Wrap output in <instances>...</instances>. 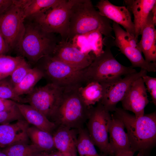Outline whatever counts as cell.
I'll return each mask as SVG.
<instances>
[{
	"mask_svg": "<svg viewBox=\"0 0 156 156\" xmlns=\"http://www.w3.org/2000/svg\"><path fill=\"white\" fill-rule=\"evenodd\" d=\"M137 156H147L146 155L138 153Z\"/></svg>",
	"mask_w": 156,
	"mask_h": 156,
	"instance_id": "b9f144b4",
	"label": "cell"
},
{
	"mask_svg": "<svg viewBox=\"0 0 156 156\" xmlns=\"http://www.w3.org/2000/svg\"><path fill=\"white\" fill-rule=\"evenodd\" d=\"M143 81L146 85V90L150 94L152 102L156 105V78L150 77L147 75L142 77Z\"/></svg>",
	"mask_w": 156,
	"mask_h": 156,
	"instance_id": "1f68e13d",
	"label": "cell"
},
{
	"mask_svg": "<svg viewBox=\"0 0 156 156\" xmlns=\"http://www.w3.org/2000/svg\"><path fill=\"white\" fill-rule=\"evenodd\" d=\"M7 156H35L43 152L36 146L31 144H15L2 150Z\"/></svg>",
	"mask_w": 156,
	"mask_h": 156,
	"instance_id": "4316f807",
	"label": "cell"
},
{
	"mask_svg": "<svg viewBox=\"0 0 156 156\" xmlns=\"http://www.w3.org/2000/svg\"><path fill=\"white\" fill-rule=\"evenodd\" d=\"M0 97L20 103H27L26 97H22L16 94L14 86L10 81L5 78L0 80Z\"/></svg>",
	"mask_w": 156,
	"mask_h": 156,
	"instance_id": "f1b7e54d",
	"label": "cell"
},
{
	"mask_svg": "<svg viewBox=\"0 0 156 156\" xmlns=\"http://www.w3.org/2000/svg\"><path fill=\"white\" fill-rule=\"evenodd\" d=\"M9 51L8 46L0 30V55H5Z\"/></svg>",
	"mask_w": 156,
	"mask_h": 156,
	"instance_id": "e575fe53",
	"label": "cell"
},
{
	"mask_svg": "<svg viewBox=\"0 0 156 156\" xmlns=\"http://www.w3.org/2000/svg\"><path fill=\"white\" fill-rule=\"evenodd\" d=\"M134 153L133 151L130 150L114 155L113 156H133Z\"/></svg>",
	"mask_w": 156,
	"mask_h": 156,
	"instance_id": "d590c367",
	"label": "cell"
},
{
	"mask_svg": "<svg viewBox=\"0 0 156 156\" xmlns=\"http://www.w3.org/2000/svg\"><path fill=\"white\" fill-rule=\"evenodd\" d=\"M125 128L122 122L120 120L114 117L112 115L108 133L109 146L112 156L119 153L131 150Z\"/></svg>",
	"mask_w": 156,
	"mask_h": 156,
	"instance_id": "ac0fdd59",
	"label": "cell"
},
{
	"mask_svg": "<svg viewBox=\"0 0 156 156\" xmlns=\"http://www.w3.org/2000/svg\"><path fill=\"white\" fill-rule=\"evenodd\" d=\"M151 12L153 16V20L154 23L156 25V4H155L152 9Z\"/></svg>",
	"mask_w": 156,
	"mask_h": 156,
	"instance_id": "8d00e7d4",
	"label": "cell"
},
{
	"mask_svg": "<svg viewBox=\"0 0 156 156\" xmlns=\"http://www.w3.org/2000/svg\"><path fill=\"white\" fill-rule=\"evenodd\" d=\"M147 72L141 69L138 72L127 75L111 83L101 84L103 88V94L99 102L109 112L114 111L117 104L123 99L133 83L147 75Z\"/></svg>",
	"mask_w": 156,
	"mask_h": 156,
	"instance_id": "8fae6325",
	"label": "cell"
},
{
	"mask_svg": "<svg viewBox=\"0 0 156 156\" xmlns=\"http://www.w3.org/2000/svg\"><path fill=\"white\" fill-rule=\"evenodd\" d=\"M27 133L32 144L43 152L48 153L55 148L53 136L51 133L33 126L28 128Z\"/></svg>",
	"mask_w": 156,
	"mask_h": 156,
	"instance_id": "cb8c5ba5",
	"label": "cell"
},
{
	"mask_svg": "<svg viewBox=\"0 0 156 156\" xmlns=\"http://www.w3.org/2000/svg\"><path fill=\"white\" fill-rule=\"evenodd\" d=\"M63 0H20L25 18L53 8Z\"/></svg>",
	"mask_w": 156,
	"mask_h": 156,
	"instance_id": "603a6c76",
	"label": "cell"
},
{
	"mask_svg": "<svg viewBox=\"0 0 156 156\" xmlns=\"http://www.w3.org/2000/svg\"><path fill=\"white\" fill-rule=\"evenodd\" d=\"M126 7L134 16L135 40L138 42V38L141 35L148 15L154 6L155 0H126L124 1Z\"/></svg>",
	"mask_w": 156,
	"mask_h": 156,
	"instance_id": "e0dca14e",
	"label": "cell"
},
{
	"mask_svg": "<svg viewBox=\"0 0 156 156\" xmlns=\"http://www.w3.org/2000/svg\"><path fill=\"white\" fill-rule=\"evenodd\" d=\"M25 19L19 0L5 12L0 16V30L8 46L10 51L17 49L25 30Z\"/></svg>",
	"mask_w": 156,
	"mask_h": 156,
	"instance_id": "9c48e42d",
	"label": "cell"
},
{
	"mask_svg": "<svg viewBox=\"0 0 156 156\" xmlns=\"http://www.w3.org/2000/svg\"><path fill=\"white\" fill-rule=\"evenodd\" d=\"M51 56L73 68L80 70L87 68L95 57L93 53L83 52L70 42L62 40L58 43Z\"/></svg>",
	"mask_w": 156,
	"mask_h": 156,
	"instance_id": "7c38bea8",
	"label": "cell"
},
{
	"mask_svg": "<svg viewBox=\"0 0 156 156\" xmlns=\"http://www.w3.org/2000/svg\"><path fill=\"white\" fill-rule=\"evenodd\" d=\"M64 89L48 83L44 86L35 88L26 98L29 105L50 120L53 119Z\"/></svg>",
	"mask_w": 156,
	"mask_h": 156,
	"instance_id": "30bf717a",
	"label": "cell"
},
{
	"mask_svg": "<svg viewBox=\"0 0 156 156\" xmlns=\"http://www.w3.org/2000/svg\"><path fill=\"white\" fill-rule=\"evenodd\" d=\"M24 59L20 55L12 57L5 55H0V80L10 76Z\"/></svg>",
	"mask_w": 156,
	"mask_h": 156,
	"instance_id": "83f0119b",
	"label": "cell"
},
{
	"mask_svg": "<svg viewBox=\"0 0 156 156\" xmlns=\"http://www.w3.org/2000/svg\"><path fill=\"white\" fill-rule=\"evenodd\" d=\"M16 103L15 102L12 100L0 97V111L12 109L16 106Z\"/></svg>",
	"mask_w": 156,
	"mask_h": 156,
	"instance_id": "d6a6232c",
	"label": "cell"
},
{
	"mask_svg": "<svg viewBox=\"0 0 156 156\" xmlns=\"http://www.w3.org/2000/svg\"><path fill=\"white\" fill-rule=\"evenodd\" d=\"M29 124L25 120L0 125V147L4 148L17 144L28 143Z\"/></svg>",
	"mask_w": 156,
	"mask_h": 156,
	"instance_id": "9a60e30c",
	"label": "cell"
},
{
	"mask_svg": "<svg viewBox=\"0 0 156 156\" xmlns=\"http://www.w3.org/2000/svg\"><path fill=\"white\" fill-rule=\"evenodd\" d=\"M76 0H63L56 7L30 17L44 30L60 34L62 40H67L70 10Z\"/></svg>",
	"mask_w": 156,
	"mask_h": 156,
	"instance_id": "52a82bcc",
	"label": "cell"
},
{
	"mask_svg": "<svg viewBox=\"0 0 156 156\" xmlns=\"http://www.w3.org/2000/svg\"><path fill=\"white\" fill-rule=\"evenodd\" d=\"M95 7L102 15L122 26L126 31L135 39L134 24L132 21L130 12L126 7L115 5L108 0H100Z\"/></svg>",
	"mask_w": 156,
	"mask_h": 156,
	"instance_id": "5bb4252c",
	"label": "cell"
},
{
	"mask_svg": "<svg viewBox=\"0 0 156 156\" xmlns=\"http://www.w3.org/2000/svg\"><path fill=\"white\" fill-rule=\"evenodd\" d=\"M112 45V41L105 42V49L95 57L86 68L88 83L95 81L102 84L109 83L121 78L122 76L137 72L131 66H124L116 60L111 50Z\"/></svg>",
	"mask_w": 156,
	"mask_h": 156,
	"instance_id": "277c9868",
	"label": "cell"
},
{
	"mask_svg": "<svg viewBox=\"0 0 156 156\" xmlns=\"http://www.w3.org/2000/svg\"><path fill=\"white\" fill-rule=\"evenodd\" d=\"M59 42L54 33L46 31L34 21L25 24L24 34L17 49L21 56L36 63L52 55Z\"/></svg>",
	"mask_w": 156,
	"mask_h": 156,
	"instance_id": "3957f363",
	"label": "cell"
},
{
	"mask_svg": "<svg viewBox=\"0 0 156 156\" xmlns=\"http://www.w3.org/2000/svg\"><path fill=\"white\" fill-rule=\"evenodd\" d=\"M112 115L99 102L90 110L87 131L94 145L105 156H112L109 144L108 129Z\"/></svg>",
	"mask_w": 156,
	"mask_h": 156,
	"instance_id": "ba28073f",
	"label": "cell"
},
{
	"mask_svg": "<svg viewBox=\"0 0 156 156\" xmlns=\"http://www.w3.org/2000/svg\"><path fill=\"white\" fill-rule=\"evenodd\" d=\"M44 76L43 73L38 67L31 68L22 80L14 87L15 93L20 96L29 94L36 83Z\"/></svg>",
	"mask_w": 156,
	"mask_h": 156,
	"instance_id": "d4e9b609",
	"label": "cell"
},
{
	"mask_svg": "<svg viewBox=\"0 0 156 156\" xmlns=\"http://www.w3.org/2000/svg\"><path fill=\"white\" fill-rule=\"evenodd\" d=\"M62 153L57 151L49 154L48 156H62Z\"/></svg>",
	"mask_w": 156,
	"mask_h": 156,
	"instance_id": "74e56055",
	"label": "cell"
},
{
	"mask_svg": "<svg viewBox=\"0 0 156 156\" xmlns=\"http://www.w3.org/2000/svg\"><path fill=\"white\" fill-rule=\"evenodd\" d=\"M21 119H24L16 106L10 110L0 111L1 124L9 123Z\"/></svg>",
	"mask_w": 156,
	"mask_h": 156,
	"instance_id": "4dcf8cb0",
	"label": "cell"
},
{
	"mask_svg": "<svg viewBox=\"0 0 156 156\" xmlns=\"http://www.w3.org/2000/svg\"><path fill=\"white\" fill-rule=\"evenodd\" d=\"M79 94L83 101L89 108L100 101L103 94V85L96 81L88 83L84 86L78 88Z\"/></svg>",
	"mask_w": 156,
	"mask_h": 156,
	"instance_id": "7402d4cb",
	"label": "cell"
},
{
	"mask_svg": "<svg viewBox=\"0 0 156 156\" xmlns=\"http://www.w3.org/2000/svg\"><path fill=\"white\" fill-rule=\"evenodd\" d=\"M110 20L102 15L90 0H76L70 10L67 40L77 36L95 32L114 38Z\"/></svg>",
	"mask_w": 156,
	"mask_h": 156,
	"instance_id": "6da1fadb",
	"label": "cell"
},
{
	"mask_svg": "<svg viewBox=\"0 0 156 156\" xmlns=\"http://www.w3.org/2000/svg\"><path fill=\"white\" fill-rule=\"evenodd\" d=\"M142 77L133 83L121 101L123 109L133 112L137 118L144 115V108L149 102L146 88Z\"/></svg>",
	"mask_w": 156,
	"mask_h": 156,
	"instance_id": "4fadbf2b",
	"label": "cell"
},
{
	"mask_svg": "<svg viewBox=\"0 0 156 156\" xmlns=\"http://www.w3.org/2000/svg\"><path fill=\"white\" fill-rule=\"evenodd\" d=\"M112 30L115 37L114 43L130 61L132 67H139L148 72L156 71V62H147L138 49L131 46L123 38L116 29L113 28Z\"/></svg>",
	"mask_w": 156,
	"mask_h": 156,
	"instance_id": "2e32d148",
	"label": "cell"
},
{
	"mask_svg": "<svg viewBox=\"0 0 156 156\" xmlns=\"http://www.w3.org/2000/svg\"><path fill=\"white\" fill-rule=\"evenodd\" d=\"M0 156H7L6 154L2 150H0Z\"/></svg>",
	"mask_w": 156,
	"mask_h": 156,
	"instance_id": "60d3db41",
	"label": "cell"
},
{
	"mask_svg": "<svg viewBox=\"0 0 156 156\" xmlns=\"http://www.w3.org/2000/svg\"><path fill=\"white\" fill-rule=\"evenodd\" d=\"M112 115L120 120L127 131L131 150L146 155L156 142V112L137 118L121 108H116Z\"/></svg>",
	"mask_w": 156,
	"mask_h": 156,
	"instance_id": "7a4b0ae2",
	"label": "cell"
},
{
	"mask_svg": "<svg viewBox=\"0 0 156 156\" xmlns=\"http://www.w3.org/2000/svg\"><path fill=\"white\" fill-rule=\"evenodd\" d=\"M38 67L49 81L61 88L79 87L88 81L86 68L78 69L73 68L51 56L45 57Z\"/></svg>",
	"mask_w": 156,
	"mask_h": 156,
	"instance_id": "8992f818",
	"label": "cell"
},
{
	"mask_svg": "<svg viewBox=\"0 0 156 156\" xmlns=\"http://www.w3.org/2000/svg\"><path fill=\"white\" fill-rule=\"evenodd\" d=\"M87 130L78 129L76 149L79 156H104L97 153Z\"/></svg>",
	"mask_w": 156,
	"mask_h": 156,
	"instance_id": "484cf974",
	"label": "cell"
},
{
	"mask_svg": "<svg viewBox=\"0 0 156 156\" xmlns=\"http://www.w3.org/2000/svg\"><path fill=\"white\" fill-rule=\"evenodd\" d=\"M31 68L24 59L10 76V81L14 87L22 80Z\"/></svg>",
	"mask_w": 156,
	"mask_h": 156,
	"instance_id": "f546056e",
	"label": "cell"
},
{
	"mask_svg": "<svg viewBox=\"0 0 156 156\" xmlns=\"http://www.w3.org/2000/svg\"><path fill=\"white\" fill-rule=\"evenodd\" d=\"M49 153H47L42 152L40 153L35 156H48Z\"/></svg>",
	"mask_w": 156,
	"mask_h": 156,
	"instance_id": "f35d334b",
	"label": "cell"
},
{
	"mask_svg": "<svg viewBox=\"0 0 156 156\" xmlns=\"http://www.w3.org/2000/svg\"><path fill=\"white\" fill-rule=\"evenodd\" d=\"M62 156H77V155H73L70 153H62Z\"/></svg>",
	"mask_w": 156,
	"mask_h": 156,
	"instance_id": "ab89813d",
	"label": "cell"
},
{
	"mask_svg": "<svg viewBox=\"0 0 156 156\" xmlns=\"http://www.w3.org/2000/svg\"><path fill=\"white\" fill-rule=\"evenodd\" d=\"M151 12L141 34V39L138 43V47L143 53L147 62H156V30Z\"/></svg>",
	"mask_w": 156,
	"mask_h": 156,
	"instance_id": "d6986e66",
	"label": "cell"
},
{
	"mask_svg": "<svg viewBox=\"0 0 156 156\" xmlns=\"http://www.w3.org/2000/svg\"><path fill=\"white\" fill-rule=\"evenodd\" d=\"M78 129L60 126L53 135L55 148L62 153L77 155Z\"/></svg>",
	"mask_w": 156,
	"mask_h": 156,
	"instance_id": "44dd1931",
	"label": "cell"
},
{
	"mask_svg": "<svg viewBox=\"0 0 156 156\" xmlns=\"http://www.w3.org/2000/svg\"><path fill=\"white\" fill-rule=\"evenodd\" d=\"M14 2V0H0V16L7 11Z\"/></svg>",
	"mask_w": 156,
	"mask_h": 156,
	"instance_id": "836d02e7",
	"label": "cell"
},
{
	"mask_svg": "<svg viewBox=\"0 0 156 156\" xmlns=\"http://www.w3.org/2000/svg\"><path fill=\"white\" fill-rule=\"evenodd\" d=\"M79 87L64 88L53 119L60 126L79 129L87 120L90 108L81 98Z\"/></svg>",
	"mask_w": 156,
	"mask_h": 156,
	"instance_id": "5b68a950",
	"label": "cell"
},
{
	"mask_svg": "<svg viewBox=\"0 0 156 156\" xmlns=\"http://www.w3.org/2000/svg\"><path fill=\"white\" fill-rule=\"evenodd\" d=\"M24 119L37 128L51 133L56 127L55 123L42 113L29 105L16 103Z\"/></svg>",
	"mask_w": 156,
	"mask_h": 156,
	"instance_id": "ffe728a7",
	"label": "cell"
}]
</instances>
